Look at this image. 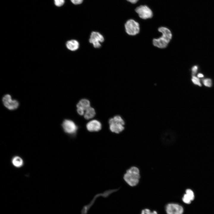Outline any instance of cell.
<instances>
[{"label": "cell", "mask_w": 214, "mask_h": 214, "mask_svg": "<svg viewBox=\"0 0 214 214\" xmlns=\"http://www.w3.org/2000/svg\"><path fill=\"white\" fill-rule=\"evenodd\" d=\"M158 31L161 34L158 37L152 40L153 45L158 49H163L166 48L172 40L173 35L171 29L165 26L158 28Z\"/></svg>", "instance_id": "6da1fadb"}, {"label": "cell", "mask_w": 214, "mask_h": 214, "mask_svg": "<svg viewBox=\"0 0 214 214\" xmlns=\"http://www.w3.org/2000/svg\"><path fill=\"white\" fill-rule=\"evenodd\" d=\"M140 179V171L135 166H132L128 169L123 175V179L125 182L131 187L137 185Z\"/></svg>", "instance_id": "7a4b0ae2"}, {"label": "cell", "mask_w": 214, "mask_h": 214, "mask_svg": "<svg viewBox=\"0 0 214 214\" xmlns=\"http://www.w3.org/2000/svg\"><path fill=\"white\" fill-rule=\"evenodd\" d=\"M108 123L110 130L112 132L118 134L122 132L125 129V122L119 115H116L109 119Z\"/></svg>", "instance_id": "3957f363"}, {"label": "cell", "mask_w": 214, "mask_h": 214, "mask_svg": "<svg viewBox=\"0 0 214 214\" xmlns=\"http://www.w3.org/2000/svg\"><path fill=\"white\" fill-rule=\"evenodd\" d=\"M124 29L127 35L130 36H135L140 32V25L139 23L133 19L128 20L124 24Z\"/></svg>", "instance_id": "277c9868"}, {"label": "cell", "mask_w": 214, "mask_h": 214, "mask_svg": "<svg viewBox=\"0 0 214 214\" xmlns=\"http://www.w3.org/2000/svg\"><path fill=\"white\" fill-rule=\"evenodd\" d=\"M2 101L4 106L10 110L16 109L19 105V102L16 100L12 99L11 95L8 94L4 96Z\"/></svg>", "instance_id": "5b68a950"}, {"label": "cell", "mask_w": 214, "mask_h": 214, "mask_svg": "<svg viewBox=\"0 0 214 214\" xmlns=\"http://www.w3.org/2000/svg\"><path fill=\"white\" fill-rule=\"evenodd\" d=\"M62 127L64 131L70 135H75L78 129L75 123L70 119H64L62 123Z\"/></svg>", "instance_id": "8992f818"}, {"label": "cell", "mask_w": 214, "mask_h": 214, "mask_svg": "<svg viewBox=\"0 0 214 214\" xmlns=\"http://www.w3.org/2000/svg\"><path fill=\"white\" fill-rule=\"evenodd\" d=\"M104 38L103 35L99 32L93 31L91 33L89 39V42L92 44L95 48L101 46L100 43L104 42Z\"/></svg>", "instance_id": "52a82bcc"}, {"label": "cell", "mask_w": 214, "mask_h": 214, "mask_svg": "<svg viewBox=\"0 0 214 214\" xmlns=\"http://www.w3.org/2000/svg\"><path fill=\"white\" fill-rule=\"evenodd\" d=\"M117 190V189L108 190L102 193H99L96 195L88 204L85 205L83 207L81 210V214H87L90 207L94 203L96 199L98 197L101 196L104 197H107L112 193L116 191Z\"/></svg>", "instance_id": "ba28073f"}, {"label": "cell", "mask_w": 214, "mask_h": 214, "mask_svg": "<svg viewBox=\"0 0 214 214\" xmlns=\"http://www.w3.org/2000/svg\"><path fill=\"white\" fill-rule=\"evenodd\" d=\"M139 17L143 19L151 18L152 16V12L151 9L146 5H141L137 7L135 9Z\"/></svg>", "instance_id": "9c48e42d"}, {"label": "cell", "mask_w": 214, "mask_h": 214, "mask_svg": "<svg viewBox=\"0 0 214 214\" xmlns=\"http://www.w3.org/2000/svg\"><path fill=\"white\" fill-rule=\"evenodd\" d=\"M90 107L89 101L86 99H82L76 105L77 111L81 116L84 115L86 110Z\"/></svg>", "instance_id": "30bf717a"}, {"label": "cell", "mask_w": 214, "mask_h": 214, "mask_svg": "<svg viewBox=\"0 0 214 214\" xmlns=\"http://www.w3.org/2000/svg\"><path fill=\"white\" fill-rule=\"evenodd\" d=\"M167 214H182L183 209L180 205L176 204L170 203L166 207Z\"/></svg>", "instance_id": "8fae6325"}, {"label": "cell", "mask_w": 214, "mask_h": 214, "mask_svg": "<svg viewBox=\"0 0 214 214\" xmlns=\"http://www.w3.org/2000/svg\"><path fill=\"white\" fill-rule=\"evenodd\" d=\"M86 128L87 130L89 132H97L101 129L102 125L99 121L93 119L87 123Z\"/></svg>", "instance_id": "7c38bea8"}, {"label": "cell", "mask_w": 214, "mask_h": 214, "mask_svg": "<svg viewBox=\"0 0 214 214\" xmlns=\"http://www.w3.org/2000/svg\"><path fill=\"white\" fill-rule=\"evenodd\" d=\"M65 45L68 50L71 51H75L78 49L79 44L77 40L73 39L67 41Z\"/></svg>", "instance_id": "4fadbf2b"}, {"label": "cell", "mask_w": 214, "mask_h": 214, "mask_svg": "<svg viewBox=\"0 0 214 214\" xmlns=\"http://www.w3.org/2000/svg\"><path fill=\"white\" fill-rule=\"evenodd\" d=\"M11 163L13 166L17 168L21 167L24 165L23 160L18 156H15L12 157Z\"/></svg>", "instance_id": "5bb4252c"}, {"label": "cell", "mask_w": 214, "mask_h": 214, "mask_svg": "<svg viewBox=\"0 0 214 214\" xmlns=\"http://www.w3.org/2000/svg\"><path fill=\"white\" fill-rule=\"evenodd\" d=\"M95 115V109L93 107H90L84 112V117L86 119H89L94 117Z\"/></svg>", "instance_id": "9a60e30c"}, {"label": "cell", "mask_w": 214, "mask_h": 214, "mask_svg": "<svg viewBox=\"0 0 214 214\" xmlns=\"http://www.w3.org/2000/svg\"><path fill=\"white\" fill-rule=\"evenodd\" d=\"M202 82L203 84L207 87H210L212 86V81L210 78H206L204 79L203 80Z\"/></svg>", "instance_id": "2e32d148"}, {"label": "cell", "mask_w": 214, "mask_h": 214, "mask_svg": "<svg viewBox=\"0 0 214 214\" xmlns=\"http://www.w3.org/2000/svg\"><path fill=\"white\" fill-rule=\"evenodd\" d=\"M192 82L195 85L199 86H202V84L199 78L195 75H193L191 78Z\"/></svg>", "instance_id": "e0dca14e"}, {"label": "cell", "mask_w": 214, "mask_h": 214, "mask_svg": "<svg viewBox=\"0 0 214 214\" xmlns=\"http://www.w3.org/2000/svg\"><path fill=\"white\" fill-rule=\"evenodd\" d=\"M185 194L188 196L191 201L193 200L194 197V194L192 191L190 189H188L186 191Z\"/></svg>", "instance_id": "ac0fdd59"}, {"label": "cell", "mask_w": 214, "mask_h": 214, "mask_svg": "<svg viewBox=\"0 0 214 214\" xmlns=\"http://www.w3.org/2000/svg\"><path fill=\"white\" fill-rule=\"evenodd\" d=\"M141 214H158L157 212L155 211H153L152 212L151 211L148 209H145L143 210Z\"/></svg>", "instance_id": "d6986e66"}, {"label": "cell", "mask_w": 214, "mask_h": 214, "mask_svg": "<svg viewBox=\"0 0 214 214\" xmlns=\"http://www.w3.org/2000/svg\"><path fill=\"white\" fill-rule=\"evenodd\" d=\"M55 5L57 7H60L63 5L64 2V0H54Z\"/></svg>", "instance_id": "ffe728a7"}, {"label": "cell", "mask_w": 214, "mask_h": 214, "mask_svg": "<svg viewBox=\"0 0 214 214\" xmlns=\"http://www.w3.org/2000/svg\"><path fill=\"white\" fill-rule=\"evenodd\" d=\"M182 200L184 202L187 204H190L191 201L185 194L183 197Z\"/></svg>", "instance_id": "44dd1931"}, {"label": "cell", "mask_w": 214, "mask_h": 214, "mask_svg": "<svg viewBox=\"0 0 214 214\" xmlns=\"http://www.w3.org/2000/svg\"><path fill=\"white\" fill-rule=\"evenodd\" d=\"M198 70V67L196 66H193L192 68V73L193 75H194L196 73Z\"/></svg>", "instance_id": "7402d4cb"}, {"label": "cell", "mask_w": 214, "mask_h": 214, "mask_svg": "<svg viewBox=\"0 0 214 214\" xmlns=\"http://www.w3.org/2000/svg\"><path fill=\"white\" fill-rule=\"evenodd\" d=\"M71 2L75 4H81L83 0H70Z\"/></svg>", "instance_id": "603a6c76"}, {"label": "cell", "mask_w": 214, "mask_h": 214, "mask_svg": "<svg viewBox=\"0 0 214 214\" xmlns=\"http://www.w3.org/2000/svg\"><path fill=\"white\" fill-rule=\"evenodd\" d=\"M127 0L132 3L134 4V3H135L136 2H137L139 0Z\"/></svg>", "instance_id": "cb8c5ba5"}, {"label": "cell", "mask_w": 214, "mask_h": 214, "mask_svg": "<svg viewBox=\"0 0 214 214\" xmlns=\"http://www.w3.org/2000/svg\"><path fill=\"white\" fill-rule=\"evenodd\" d=\"M197 77L198 78H202L204 77V75L201 73H199L197 75Z\"/></svg>", "instance_id": "d4e9b609"}]
</instances>
